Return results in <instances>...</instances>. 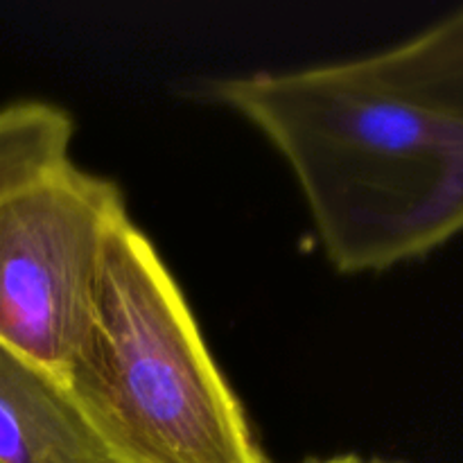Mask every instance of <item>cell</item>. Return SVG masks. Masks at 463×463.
Here are the masks:
<instances>
[{"instance_id":"6da1fadb","label":"cell","mask_w":463,"mask_h":463,"mask_svg":"<svg viewBox=\"0 0 463 463\" xmlns=\"http://www.w3.org/2000/svg\"><path fill=\"white\" fill-rule=\"evenodd\" d=\"M206 95L283 156L339 274L463 233V9L380 52L217 77Z\"/></svg>"},{"instance_id":"7a4b0ae2","label":"cell","mask_w":463,"mask_h":463,"mask_svg":"<svg viewBox=\"0 0 463 463\" xmlns=\"http://www.w3.org/2000/svg\"><path fill=\"white\" fill-rule=\"evenodd\" d=\"M63 389L109 463H269L179 283L131 220L109 242Z\"/></svg>"},{"instance_id":"3957f363","label":"cell","mask_w":463,"mask_h":463,"mask_svg":"<svg viewBox=\"0 0 463 463\" xmlns=\"http://www.w3.org/2000/svg\"><path fill=\"white\" fill-rule=\"evenodd\" d=\"M127 220L120 188L72 163L0 202V346L63 384Z\"/></svg>"},{"instance_id":"277c9868","label":"cell","mask_w":463,"mask_h":463,"mask_svg":"<svg viewBox=\"0 0 463 463\" xmlns=\"http://www.w3.org/2000/svg\"><path fill=\"white\" fill-rule=\"evenodd\" d=\"M0 463H109L63 384L0 346Z\"/></svg>"},{"instance_id":"5b68a950","label":"cell","mask_w":463,"mask_h":463,"mask_svg":"<svg viewBox=\"0 0 463 463\" xmlns=\"http://www.w3.org/2000/svg\"><path fill=\"white\" fill-rule=\"evenodd\" d=\"M75 122L66 109L21 99L0 109V202L71 163Z\"/></svg>"},{"instance_id":"8992f818","label":"cell","mask_w":463,"mask_h":463,"mask_svg":"<svg viewBox=\"0 0 463 463\" xmlns=\"http://www.w3.org/2000/svg\"><path fill=\"white\" fill-rule=\"evenodd\" d=\"M307 463H371V461L360 459V457L355 455H339V457H330V459H315Z\"/></svg>"},{"instance_id":"52a82bcc","label":"cell","mask_w":463,"mask_h":463,"mask_svg":"<svg viewBox=\"0 0 463 463\" xmlns=\"http://www.w3.org/2000/svg\"><path fill=\"white\" fill-rule=\"evenodd\" d=\"M371 463H393V461H371Z\"/></svg>"}]
</instances>
